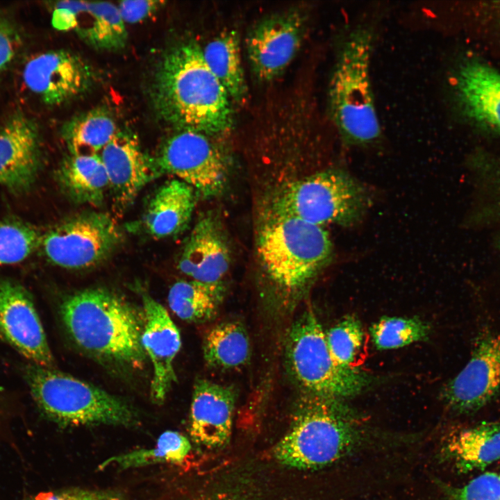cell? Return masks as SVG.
Returning a JSON list of instances; mask_svg holds the SVG:
<instances>
[{
    "label": "cell",
    "mask_w": 500,
    "mask_h": 500,
    "mask_svg": "<svg viewBox=\"0 0 500 500\" xmlns=\"http://www.w3.org/2000/svg\"><path fill=\"white\" fill-rule=\"evenodd\" d=\"M224 294L222 283L179 281L171 287L167 299L170 309L180 319L190 322H201L215 316Z\"/></svg>",
    "instance_id": "26"
},
{
    "label": "cell",
    "mask_w": 500,
    "mask_h": 500,
    "mask_svg": "<svg viewBox=\"0 0 500 500\" xmlns=\"http://www.w3.org/2000/svg\"><path fill=\"white\" fill-rule=\"evenodd\" d=\"M258 251L269 278L283 290L294 292L329 263L333 244L322 226L273 215L261 229Z\"/></svg>",
    "instance_id": "6"
},
{
    "label": "cell",
    "mask_w": 500,
    "mask_h": 500,
    "mask_svg": "<svg viewBox=\"0 0 500 500\" xmlns=\"http://www.w3.org/2000/svg\"><path fill=\"white\" fill-rule=\"evenodd\" d=\"M62 321L85 352L114 363L138 367L147 354L140 314L117 294L101 288L77 292L60 306Z\"/></svg>",
    "instance_id": "2"
},
{
    "label": "cell",
    "mask_w": 500,
    "mask_h": 500,
    "mask_svg": "<svg viewBox=\"0 0 500 500\" xmlns=\"http://www.w3.org/2000/svg\"><path fill=\"white\" fill-rule=\"evenodd\" d=\"M40 161L36 124L22 113L14 115L0 129V185L26 192L35 181Z\"/></svg>",
    "instance_id": "17"
},
{
    "label": "cell",
    "mask_w": 500,
    "mask_h": 500,
    "mask_svg": "<svg viewBox=\"0 0 500 500\" xmlns=\"http://www.w3.org/2000/svg\"><path fill=\"white\" fill-rule=\"evenodd\" d=\"M118 132L111 115L98 108L68 122L63 127L62 135L70 154L93 155L99 154Z\"/></svg>",
    "instance_id": "28"
},
{
    "label": "cell",
    "mask_w": 500,
    "mask_h": 500,
    "mask_svg": "<svg viewBox=\"0 0 500 500\" xmlns=\"http://www.w3.org/2000/svg\"><path fill=\"white\" fill-rule=\"evenodd\" d=\"M19 33L12 23L0 11V72L13 60L21 47Z\"/></svg>",
    "instance_id": "35"
},
{
    "label": "cell",
    "mask_w": 500,
    "mask_h": 500,
    "mask_svg": "<svg viewBox=\"0 0 500 500\" xmlns=\"http://www.w3.org/2000/svg\"><path fill=\"white\" fill-rule=\"evenodd\" d=\"M490 181L492 183L495 194L500 201V163L490 172Z\"/></svg>",
    "instance_id": "38"
},
{
    "label": "cell",
    "mask_w": 500,
    "mask_h": 500,
    "mask_svg": "<svg viewBox=\"0 0 500 500\" xmlns=\"http://www.w3.org/2000/svg\"><path fill=\"white\" fill-rule=\"evenodd\" d=\"M196 191L173 178L160 185L151 197L141 219L149 236L162 239L178 235L188 227L197 201Z\"/></svg>",
    "instance_id": "22"
},
{
    "label": "cell",
    "mask_w": 500,
    "mask_h": 500,
    "mask_svg": "<svg viewBox=\"0 0 500 500\" xmlns=\"http://www.w3.org/2000/svg\"><path fill=\"white\" fill-rule=\"evenodd\" d=\"M61 187L77 203L97 204L109 190L104 165L99 154H70L57 172Z\"/></svg>",
    "instance_id": "24"
},
{
    "label": "cell",
    "mask_w": 500,
    "mask_h": 500,
    "mask_svg": "<svg viewBox=\"0 0 500 500\" xmlns=\"http://www.w3.org/2000/svg\"><path fill=\"white\" fill-rule=\"evenodd\" d=\"M203 58L231 100L241 102L247 94L242 65L240 38L234 31L220 33L202 49Z\"/></svg>",
    "instance_id": "25"
},
{
    "label": "cell",
    "mask_w": 500,
    "mask_h": 500,
    "mask_svg": "<svg viewBox=\"0 0 500 500\" xmlns=\"http://www.w3.org/2000/svg\"><path fill=\"white\" fill-rule=\"evenodd\" d=\"M123 233L117 222L103 212L69 217L42 235L40 247L53 265L84 269L106 260L121 244Z\"/></svg>",
    "instance_id": "9"
},
{
    "label": "cell",
    "mask_w": 500,
    "mask_h": 500,
    "mask_svg": "<svg viewBox=\"0 0 500 500\" xmlns=\"http://www.w3.org/2000/svg\"><path fill=\"white\" fill-rule=\"evenodd\" d=\"M94 78L92 68L86 61L65 50L40 53L28 60L23 71L26 86L51 106L83 94L91 87Z\"/></svg>",
    "instance_id": "14"
},
{
    "label": "cell",
    "mask_w": 500,
    "mask_h": 500,
    "mask_svg": "<svg viewBox=\"0 0 500 500\" xmlns=\"http://www.w3.org/2000/svg\"><path fill=\"white\" fill-rule=\"evenodd\" d=\"M326 338L334 359L341 365L353 369L365 358L366 338L360 322L347 315L331 327Z\"/></svg>",
    "instance_id": "30"
},
{
    "label": "cell",
    "mask_w": 500,
    "mask_h": 500,
    "mask_svg": "<svg viewBox=\"0 0 500 500\" xmlns=\"http://www.w3.org/2000/svg\"><path fill=\"white\" fill-rule=\"evenodd\" d=\"M374 35L367 24H358L344 34L328 83L329 117L349 146L373 144L382 134L370 77Z\"/></svg>",
    "instance_id": "3"
},
{
    "label": "cell",
    "mask_w": 500,
    "mask_h": 500,
    "mask_svg": "<svg viewBox=\"0 0 500 500\" xmlns=\"http://www.w3.org/2000/svg\"><path fill=\"white\" fill-rule=\"evenodd\" d=\"M12 413L13 406L11 401L0 390V428L10 420Z\"/></svg>",
    "instance_id": "37"
},
{
    "label": "cell",
    "mask_w": 500,
    "mask_h": 500,
    "mask_svg": "<svg viewBox=\"0 0 500 500\" xmlns=\"http://www.w3.org/2000/svg\"><path fill=\"white\" fill-rule=\"evenodd\" d=\"M236 395L234 390L199 379L194 385L190 415V434L208 449L226 446L231 438Z\"/></svg>",
    "instance_id": "19"
},
{
    "label": "cell",
    "mask_w": 500,
    "mask_h": 500,
    "mask_svg": "<svg viewBox=\"0 0 500 500\" xmlns=\"http://www.w3.org/2000/svg\"><path fill=\"white\" fill-rule=\"evenodd\" d=\"M163 2L160 1H123L117 6L123 21L127 23L142 22L157 11Z\"/></svg>",
    "instance_id": "36"
},
{
    "label": "cell",
    "mask_w": 500,
    "mask_h": 500,
    "mask_svg": "<svg viewBox=\"0 0 500 500\" xmlns=\"http://www.w3.org/2000/svg\"><path fill=\"white\" fill-rule=\"evenodd\" d=\"M453 89L462 112L479 124L500 135V73L477 61L462 65Z\"/></svg>",
    "instance_id": "21"
},
{
    "label": "cell",
    "mask_w": 500,
    "mask_h": 500,
    "mask_svg": "<svg viewBox=\"0 0 500 500\" xmlns=\"http://www.w3.org/2000/svg\"><path fill=\"white\" fill-rule=\"evenodd\" d=\"M41 239L38 230L28 223L0 222V266L25 260L40 246Z\"/></svg>",
    "instance_id": "32"
},
{
    "label": "cell",
    "mask_w": 500,
    "mask_h": 500,
    "mask_svg": "<svg viewBox=\"0 0 500 500\" xmlns=\"http://www.w3.org/2000/svg\"><path fill=\"white\" fill-rule=\"evenodd\" d=\"M369 331L376 348L386 350L428 339L430 326L416 317H383L373 324Z\"/></svg>",
    "instance_id": "31"
},
{
    "label": "cell",
    "mask_w": 500,
    "mask_h": 500,
    "mask_svg": "<svg viewBox=\"0 0 500 500\" xmlns=\"http://www.w3.org/2000/svg\"><path fill=\"white\" fill-rule=\"evenodd\" d=\"M500 390V332H486L476 340L471 356L459 373L444 387L447 405L460 414L474 413Z\"/></svg>",
    "instance_id": "12"
},
{
    "label": "cell",
    "mask_w": 500,
    "mask_h": 500,
    "mask_svg": "<svg viewBox=\"0 0 500 500\" xmlns=\"http://www.w3.org/2000/svg\"><path fill=\"white\" fill-rule=\"evenodd\" d=\"M153 161L160 172L187 183L205 198L219 194L227 181L223 154L208 135L195 131L178 130L171 135Z\"/></svg>",
    "instance_id": "10"
},
{
    "label": "cell",
    "mask_w": 500,
    "mask_h": 500,
    "mask_svg": "<svg viewBox=\"0 0 500 500\" xmlns=\"http://www.w3.org/2000/svg\"><path fill=\"white\" fill-rule=\"evenodd\" d=\"M231 260L229 245L220 222L213 215L206 214L191 231L178 267L191 280L219 284L229 269Z\"/></svg>",
    "instance_id": "18"
},
{
    "label": "cell",
    "mask_w": 500,
    "mask_h": 500,
    "mask_svg": "<svg viewBox=\"0 0 500 500\" xmlns=\"http://www.w3.org/2000/svg\"><path fill=\"white\" fill-rule=\"evenodd\" d=\"M51 24L58 31H74L92 47L119 50L127 31L117 6L110 2L63 1L53 8Z\"/></svg>",
    "instance_id": "15"
},
{
    "label": "cell",
    "mask_w": 500,
    "mask_h": 500,
    "mask_svg": "<svg viewBox=\"0 0 500 500\" xmlns=\"http://www.w3.org/2000/svg\"><path fill=\"white\" fill-rule=\"evenodd\" d=\"M108 178L109 190L121 203L131 201L160 172L142 151L138 140L119 131L99 153Z\"/></svg>",
    "instance_id": "20"
},
{
    "label": "cell",
    "mask_w": 500,
    "mask_h": 500,
    "mask_svg": "<svg viewBox=\"0 0 500 500\" xmlns=\"http://www.w3.org/2000/svg\"><path fill=\"white\" fill-rule=\"evenodd\" d=\"M203 352L206 364L212 368L233 369L244 366L251 356L245 328L236 322L215 325L204 338Z\"/></svg>",
    "instance_id": "27"
},
{
    "label": "cell",
    "mask_w": 500,
    "mask_h": 500,
    "mask_svg": "<svg viewBox=\"0 0 500 500\" xmlns=\"http://www.w3.org/2000/svg\"><path fill=\"white\" fill-rule=\"evenodd\" d=\"M339 400L303 393L288 431L274 448L275 458L290 467L317 469L351 450L360 438V428Z\"/></svg>",
    "instance_id": "4"
},
{
    "label": "cell",
    "mask_w": 500,
    "mask_h": 500,
    "mask_svg": "<svg viewBox=\"0 0 500 500\" xmlns=\"http://www.w3.org/2000/svg\"><path fill=\"white\" fill-rule=\"evenodd\" d=\"M0 339L35 365L53 367L54 359L33 298L21 284L0 280Z\"/></svg>",
    "instance_id": "13"
},
{
    "label": "cell",
    "mask_w": 500,
    "mask_h": 500,
    "mask_svg": "<svg viewBox=\"0 0 500 500\" xmlns=\"http://www.w3.org/2000/svg\"><path fill=\"white\" fill-rule=\"evenodd\" d=\"M308 22V12L294 7L262 18L250 29L247 54L259 81H272L283 73L300 49Z\"/></svg>",
    "instance_id": "11"
},
{
    "label": "cell",
    "mask_w": 500,
    "mask_h": 500,
    "mask_svg": "<svg viewBox=\"0 0 500 500\" xmlns=\"http://www.w3.org/2000/svg\"><path fill=\"white\" fill-rule=\"evenodd\" d=\"M22 372L39 410L59 426L128 427L139 422L136 410L126 401L53 367L29 362Z\"/></svg>",
    "instance_id": "5"
},
{
    "label": "cell",
    "mask_w": 500,
    "mask_h": 500,
    "mask_svg": "<svg viewBox=\"0 0 500 500\" xmlns=\"http://www.w3.org/2000/svg\"><path fill=\"white\" fill-rule=\"evenodd\" d=\"M448 497L449 500H500L499 476L482 474L460 488L449 490Z\"/></svg>",
    "instance_id": "33"
},
{
    "label": "cell",
    "mask_w": 500,
    "mask_h": 500,
    "mask_svg": "<svg viewBox=\"0 0 500 500\" xmlns=\"http://www.w3.org/2000/svg\"><path fill=\"white\" fill-rule=\"evenodd\" d=\"M22 500H126L112 491L87 489H61L40 492Z\"/></svg>",
    "instance_id": "34"
},
{
    "label": "cell",
    "mask_w": 500,
    "mask_h": 500,
    "mask_svg": "<svg viewBox=\"0 0 500 500\" xmlns=\"http://www.w3.org/2000/svg\"><path fill=\"white\" fill-rule=\"evenodd\" d=\"M191 449L190 442L185 435L178 431H166L151 447L110 457L100 464L99 469L110 465L128 469L161 463H179L185 460Z\"/></svg>",
    "instance_id": "29"
},
{
    "label": "cell",
    "mask_w": 500,
    "mask_h": 500,
    "mask_svg": "<svg viewBox=\"0 0 500 500\" xmlns=\"http://www.w3.org/2000/svg\"><path fill=\"white\" fill-rule=\"evenodd\" d=\"M152 97L159 117L178 130L210 135L232 127L231 99L195 42L176 45L165 53L156 72Z\"/></svg>",
    "instance_id": "1"
},
{
    "label": "cell",
    "mask_w": 500,
    "mask_h": 500,
    "mask_svg": "<svg viewBox=\"0 0 500 500\" xmlns=\"http://www.w3.org/2000/svg\"><path fill=\"white\" fill-rule=\"evenodd\" d=\"M499 479H500V475H499Z\"/></svg>",
    "instance_id": "39"
},
{
    "label": "cell",
    "mask_w": 500,
    "mask_h": 500,
    "mask_svg": "<svg viewBox=\"0 0 500 500\" xmlns=\"http://www.w3.org/2000/svg\"><path fill=\"white\" fill-rule=\"evenodd\" d=\"M144 311L142 342L153 366L151 400L162 403L176 381L174 360L181 346L178 329L166 309L148 294H142Z\"/></svg>",
    "instance_id": "16"
},
{
    "label": "cell",
    "mask_w": 500,
    "mask_h": 500,
    "mask_svg": "<svg viewBox=\"0 0 500 500\" xmlns=\"http://www.w3.org/2000/svg\"><path fill=\"white\" fill-rule=\"evenodd\" d=\"M286 360L292 377L305 394L340 400L360 393L367 383L358 369L334 359L312 308L304 310L289 330Z\"/></svg>",
    "instance_id": "8"
},
{
    "label": "cell",
    "mask_w": 500,
    "mask_h": 500,
    "mask_svg": "<svg viewBox=\"0 0 500 500\" xmlns=\"http://www.w3.org/2000/svg\"><path fill=\"white\" fill-rule=\"evenodd\" d=\"M365 187L343 169L333 168L281 187L272 200V214L295 217L322 226H349L369 206Z\"/></svg>",
    "instance_id": "7"
},
{
    "label": "cell",
    "mask_w": 500,
    "mask_h": 500,
    "mask_svg": "<svg viewBox=\"0 0 500 500\" xmlns=\"http://www.w3.org/2000/svg\"><path fill=\"white\" fill-rule=\"evenodd\" d=\"M444 455L461 473L485 469L500 460V422H482L447 440Z\"/></svg>",
    "instance_id": "23"
}]
</instances>
